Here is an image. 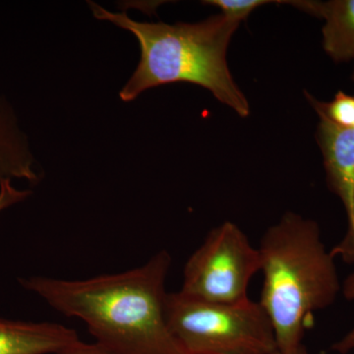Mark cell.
I'll use <instances>...</instances> for the list:
<instances>
[{
    "instance_id": "cell-5",
    "label": "cell",
    "mask_w": 354,
    "mask_h": 354,
    "mask_svg": "<svg viewBox=\"0 0 354 354\" xmlns=\"http://www.w3.org/2000/svg\"><path fill=\"white\" fill-rule=\"evenodd\" d=\"M259 272L258 248L236 225L225 221L190 256L179 292L201 301L236 304L249 298V283Z\"/></svg>"
},
{
    "instance_id": "cell-4",
    "label": "cell",
    "mask_w": 354,
    "mask_h": 354,
    "mask_svg": "<svg viewBox=\"0 0 354 354\" xmlns=\"http://www.w3.org/2000/svg\"><path fill=\"white\" fill-rule=\"evenodd\" d=\"M165 318L185 354H272L274 328L259 302L213 304L167 293Z\"/></svg>"
},
{
    "instance_id": "cell-1",
    "label": "cell",
    "mask_w": 354,
    "mask_h": 354,
    "mask_svg": "<svg viewBox=\"0 0 354 354\" xmlns=\"http://www.w3.org/2000/svg\"><path fill=\"white\" fill-rule=\"evenodd\" d=\"M171 254L160 250L143 266L87 279L35 276L19 279L51 308L80 319L111 354H185L165 318Z\"/></svg>"
},
{
    "instance_id": "cell-14",
    "label": "cell",
    "mask_w": 354,
    "mask_h": 354,
    "mask_svg": "<svg viewBox=\"0 0 354 354\" xmlns=\"http://www.w3.org/2000/svg\"><path fill=\"white\" fill-rule=\"evenodd\" d=\"M50 354H111L106 348H102L97 342L94 344H86L80 341L68 348L60 349L55 353Z\"/></svg>"
},
{
    "instance_id": "cell-7",
    "label": "cell",
    "mask_w": 354,
    "mask_h": 354,
    "mask_svg": "<svg viewBox=\"0 0 354 354\" xmlns=\"http://www.w3.org/2000/svg\"><path fill=\"white\" fill-rule=\"evenodd\" d=\"M80 341L60 324L0 318V354H50Z\"/></svg>"
},
{
    "instance_id": "cell-6",
    "label": "cell",
    "mask_w": 354,
    "mask_h": 354,
    "mask_svg": "<svg viewBox=\"0 0 354 354\" xmlns=\"http://www.w3.org/2000/svg\"><path fill=\"white\" fill-rule=\"evenodd\" d=\"M318 142L324 158L328 184L341 199L346 211L348 230L342 241L330 251L344 262L354 264V130L335 124L323 113Z\"/></svg>"
},
{
    "instance_id": "cell-8",
    "label": "cell",
    "mask_w": 354,
    "mask_h": 354,
    "mask_svg": "<svg viewBox=\"0 0 354 354\" xmlns=\"http://www.w3.org/2000/svg\"><path fill=\"white\" fill-rule=\"evenodd\" d=\"M305 12L324 18L323 48L333 60L349 62L354 58V0L290 1Z\"/></svg>"
},
{
    "instance_id": "cell-3",
    "label": "cell",
    "mask_w": 354,
    "mask_h": 354,
    "mask_svg": "<svg viewBox=\"0 0 354 354\" xmlns=\"http://www.w3.org/2000/svg\"><path fill=\"white\" fill-rule=\"evenodd\" d=\"M258 250L264 276L259 304L279 351H291L304 344L314 312L330 306L342 290L335 257L317 223L295 213L268 228Z\"/></svg>"
},
{
    "instance_id": "cell-13",
    "label": "cell",
    "mask_w": 354,
    "mask_h": 354,
    "mask_svg": "<svg viewBox=\"0 0 354 354\" xmlns=\"http://www.w3.org/2000/svg\"><path fill=\"white\" fill-rule=\"evenodd\" d=\"M342 293L344 297L348 300H354V272L349 274L342 286ZM337 353L346 354L354 349V327L342 341L337 342L332 346Z\"/></svg>"
},
{
    "instance_id": "cell-16",
    "label": "cell",
    "mask_w": 354,
    "mask_h": 354,
    "mask_svg": "<svg viewBox=\"0 0 354 354\" xmlns=\"http://www.w3.org/2000/svg\"><path fill=\"white\" fill-rule=\"evenodd\" d=\"M353 60H354V58H353ZM353 79L354 80V68H353Z\"/></svg>"
},
{
    "instance_id": "cell-15",
    "label": "cell",
    "mask_w": 354,
    "mask_h": 354,
    "mask_svg": "<svg viewBox=\"0 0 354 354\" xmlns=\"http://www.w3.org/2000/svg\"><path fill=\"white\" fill-rule=\"evenodd\" d=\"M272 354H308V351H307L306 348L301 344V346H298V348L295 349H291V351H277L276 353Z\"/></svg>"
},
{
    "instance_id": "cell-10",
    "label": "cell",
    "mask_w": 354,
    "mask_h": 354,
    "mask_svg": "<svg viewBox=\"0 0 354 354\" xmlns=\"http://www.w3.org/2000/svg\"><path fill=\"white\" fill-rule=\"evenodd\" d=\"M307 97L317 113H323L339 127L354 130V95L339 92L329 102H319L309 94Z\"/></svg>"
},
{
    "instance_id": "cell-2",
    "label": "cell",
    "mask_w": 354,
    "mask_h": 354,
    "mask_svg": "<svg viewBox=\"0 0 354 354\" xmlns=\"http://www.w3.org/2000/svg\"><path fill=\"white\" fill-rule=\"evenodd\" d=\"M88 3L97 19L109 21L138 39L141 57L121 88V101H134L149 88L183 82L207 88L242 118L250 113L227 62L228 44L239 22L223 14L193 24L138 22L127 12H111L95 2Z\"/></svg>"
},
{
    "instance_id": "cell-11",
    "label": "cell",
    "mask_w": 354,
    "mask_h": 354,
    "mask_svg": "<svg viewBox=\"0 0 354 354\" xmlns=\"http://www.w3.org/2000/svg\"><path fill=\"white\" fill-rule=\"evenodd\" d=\"M278 1H267V0H208L205 4L218 7L221 14L230 19L241 23L245 20L249 14L258 7L265 4L274 3Z\"/></svg>"
},
{
    "instance_id": "cell-9",
    "label": "cell",
    "mask_w": 354,
    "mask_h": 354,
    "mask_svg": "<svg viewBox=\"0 0 354 354\" xmlns=\"http://www.w3.org/2000/svg\"><path fill=\"white\" fill-rule=\"evenodd\" d=\"M39 178L27 137L10 104L0 95V183L24 179L37 183Z\"/></svg>"
},
{
    "instance_id": "cell-12",
    "label": "cell",
    "mask_w": 354,
    "mask_h": 354,
    "mask_svg": "<svg viewBox=\"0 0 354 354\" xmlns=\"http://www.w3.org/2000/svg\"><path fill=\"white\" fill-rule=\"evenodd\" d=\"M32 194L30 190H21L16 188L12 180L6 179L0 183V213L10 208L13 205L24 201Z\"/></svg>"
}]
</instances>
